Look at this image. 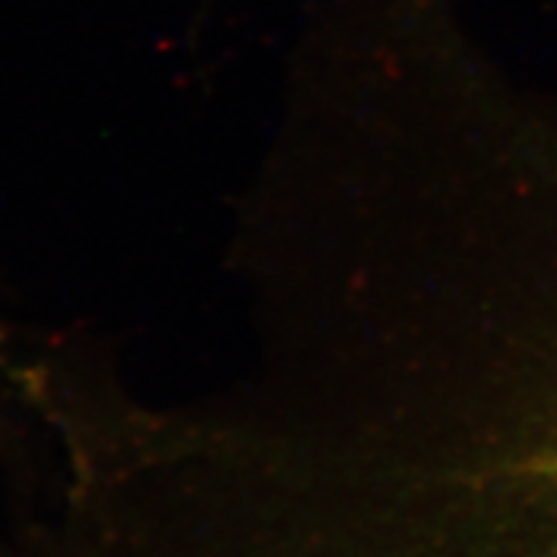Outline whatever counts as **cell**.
I'll use <instances>...</instances> for the list:
<instances>
[{"instance_id": "obj_1", "label": "cell", "mask_w": 557, "mask_h": 557, "mask_svg": "<svg viewBox=\"0 0 557 557\" xmlns=\"http://www.w3.org/2000/svg\"><path fill=\"white\" fill-rule=\"evenodd\" d=\"M385 160L382 475L438 557H557V101L444 54Z\"/></svg>"}]
</instances>
